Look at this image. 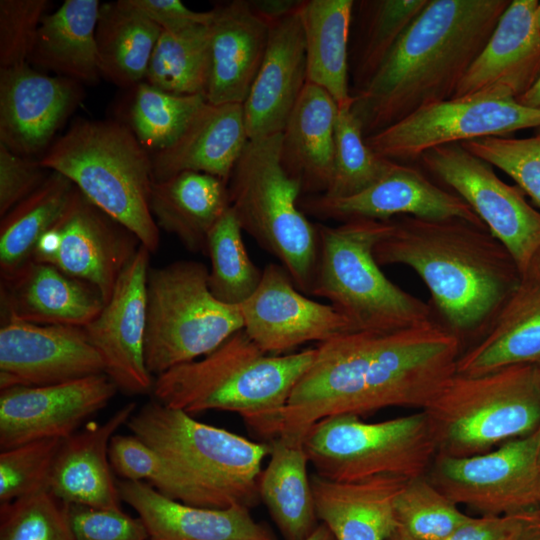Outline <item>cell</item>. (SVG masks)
I'll use <instances>...</instances> for the list:
<instances>
[{"label":"cell","mask_w":540,"mask_h":540,"mask_svg":"<svg viewBox=\"0 0 540 540\" xmlns=\"http://www.w3.org/2000/svg\"><path fill=\"white\" fill-rule=\"evenodd\" d=\"M462 351L460 339L436 319L398 330L352 331L320 343L291 392L282 431L307 432L335 415L424 410L456 374Z\"/></svg>","instance_id":"cell-1"},{"label":"cell","mask_w":540,"mask_h":540,"mask_svg":"<svg viewBox=\"0 0 540 540\" xmlns=\"http://www.w3.org/2000/svg\"><path fill=\"white\" fill-rule=\"evenodd\" d=\"M374 248L380 266L410 267L432 298L435 319L462 344L475 341L521 281L515 260L486 228L460 218H392Z\"/></svg>","instance_id":"cell-2"},{"label":"cell","mask_w":540,"mask_h":540,"mask_svg":"<svg viewBox=\"0 0 540 540\" xmlns=\"http://www.w3.org/2000/svg\"><path fill=\"white\" fill-rule=\"evenodd\" d=\"M510 0H429L351 111L367 137L453 98Z\"/></svg>","instance_id":"cell-3"},{"label":"cell","mask_w":540,"mask_h":540,"mask_svg":"<svg viewBox=\"0 0 540 540\" xmlns=\"http://www.w3.org/2000/svg\"><path fill=\"white\" fill-rule=\"evenodd\" d=\"M316 347L282 355L262 351L241 329L209 354L154 378L161 404L190 415L209 410L239 415L249 431L270 442L283 428V415Z\"/></svg>","instance_id":"cell-4"},{"label":"cell","mask_w":540,"mask_h":540,"mask_svg":"<svg viewBox=\"0 0 540 540\" xmlns=\"http://www.w3.org/2000/svg\"><path fill=\"white\" fill-rule=\"evenodd\" d=\"M39 163L68 178L150 253L157 250L159 227L150 208L152 158L129 125L78 120L49 146Z\"/></svg>","instance_id":"cell-5"},{"label":"cell","mask_w":540,"mask_h":540,"mask_svg":"<svg viewBox=\"0 0 540 540\" xmlns=\"http://www.w3.org/2000/svg\"><path fill=\"white\" fill-rule=\"evenodd\" d=\"M126 426L180 469L199 507L251 509L260 502L259 479L269 442L200 422L155 399L136 410Z\"/></svg>","instance_id":"cell-6"},{"label":"cell","mask_w":540,"mask_h":540,"mask_svg":"<svg viewBox=\"0 0 540 540\" xmlns=\"http://www.w3.org/2000/svg\"><path fill=\"white\" fill-rule=\"evenodd\" d=\"M318 257L310 295L330 302L355 331H391L435 319L432 307L390 281L374 257L390 220L352 219L316 224Z\"/></svg>","instance_id":"cell-7"},{"label":"cell","mask_w":540,"mask_h":540,"mask_svg":"<svg viewBox=\"0 0 540 540\" xmlns=\"http://www.w3.org/2000/svg\"><path fill=\"white\" fill-rule=\"evenodd\" d=\"M281 133L249 139L227 181L241 228L280 261L294 285L310 294L318 257L316 224L300 207V184L282 166Z\"/></svg>","instance_id":"cell-8"},{"label":"cell","mask_w":540,"mask_h":540,"mask_svg":"<svg viewBox=\"0 0 540 540\" xmlns=\"http://www.w3.org/2000/svg\"><path fill=\"white\" fill-rule=\"evenodd\" d=\"M424 411L438 454L490 451L540 426V369L526 363L480 375L455 374Z\"/></svg>","instance_id":"cell-9"},{"label":"cell","mask_w":540,"mask_h":540,"mask_svg":"<svg viewBox=\"0 0 540 540\" xmlns=\"http://www.w3.org/2000/svg\"><path fill=\"white\" fill-rule=\"evenodd\" d=\"M241 329L239 306L212 295L203 263L179 260L149 269L145 362L154 378L209 354Z\"/></svg>","instance_id":"cell-10"},{"label":"cell","mask_w":540,"mask_h":540,"mask_svg":"<svg viewBox=\"0 0 540 540\" xmlns=\"http://www.w3.org/2000/svg\"><path fill=\"white\" fill-rule=\"evenodd\" d=\"M304 448L316 474L340 482L381 476L409 481L425 476L438 454L424 410L379 422L326 417L308 428Z\"/></svg>","instance_id":"cell-11"},{"label":"cell","mask_w":540,"mask_h":540,"mask_svg":"<svg viewBox=\"0 0 540 540\" xmlns=\"http://www.w3.org/2000/svg\"><path fill=\"white\" fill-rule=\"evenodd\" d=\"M427 478L479 515H513L540 507V426L481 454H437Z\"/></svg>","instance_id":"cell-12"},{"label":"cell","mask_w":540,"mask_h":540,"mask_svg":"<svg viewBox=\"0 0 540 540\" xmlns=\"http://www.w3.org/2000/svg\"><path fill=\"white\" fill-rule=\"evenodd\" d=\"M425 168L464 200L507 248L522 275L540 251V212L524 192L502 181L485 160L461 143L435 147L419 158Z\"/></svg>","instance_id":"cell-13"},{"label":"cell","mask_w":540,"mask_h":540,"mask_svg":"<svg viewBox=\"0 0 540 540\" xmlns=\"http://www.w3.org/2000/svg\"><path fill=\"white\" fill-rule=\"evenodd\" d=\"M540 128V110L516 99H450L425 106L365 137L379 155L394 162L420 158L438 146Z\"/></svg>","instance_id":"cell-14"},{"label":"cell","mask_w":540,"mask_h":540,"mask_svg":"<svg viewBox=\"0 0 540 540\" xmlns=\"http://www.w3.org/2000/svg\"><path fill=\"white\" fill-rule=\"evenodd\" d=\"M140 245L128 229L75 188L58 221L38 241L32 259L89 283L106 303Z\"/></svg>","instance_id":"cell-15"},{"label":"cell","mask_w":540,"mask_h":540,"mask_svg":"<svg viewBox=\"0 0 540 540\" xmlns=\"http://www.w3.org/2000/svg\"><path fill=\"white\" fill-rule=\"evenodd\" d=\"M243 330L265 353L288 354L308 342L323 343L355 331L332 305L308 298L281 264L262 269L253 294L239 305Z\"/></svg>","instance_id":"cell-16"},{"label":"cell","mask_w":540,"mask_h":540,"mask_svg":"<svg viewBox=\"0 0 540 540\" xmlns=\"http://www.w3.org/2000/svg\"><path fill=\"white\" fill-rule=\"evenodd\" d=\"M150 254L140 245L100 313L83 327L103 360L105 374L130 395L146 394L154 383L145 362Z\"/></svg>","instance_id":"cell-17"},{"label":"cell","mask_w":540,"mask_h":540,"mask_svg":"<svg viewBox=\"0 0 540 540\" xmlns=\"http://www.w3.org/2000/svg\"><path fill=\"white\" fill-rule=\"evenodd\" d=\"M118 388L105 374L45 386L0 390V449L66 439L111 401Z\"/></svg>","instance_id":"cell-18"},{"label":"cell","mask_w":540,"mask_h":540,"mask_svg":"<svg viewBox=\"0 0 540 540\" xmlns=\"http://www.w3.org/2000/svg\"><path fill=\"white\" fill-rule=\"evenodd\" d=\"M105 373L83 327L9 320L0 328V390L45 386Z\"/></svg>","instance_id":"cell-19"},{"label":"cell","mask_w":540,"mask_h":540,"mask_svg":"<svg viewBox=\"0 0 540 540\" xmlns=\"http://www.w3.org/2000/svg\"><path fill=\"white\" fill-rule=\"evenodd\" d=\"M300 207L321 220H390L398 216L424 219L460 218L486 227L470 206L412 166L396 162L379 181L350 197L304 196ZM487 228V227H486Z\"/></svg>","instance_id":"cell-20"},{"label":"cell","mask_w":540,"mask_h":540,"mask_svg":"<svg viewBox=\"0 0 540 540\" xmlns=\"http://www.w3.org/2000/svg\"><path fill=\"white\" fill-rule=\"evenodd\" d=\"M79 83L29 63L0 68V143L23 157L50 146L82 98Z\"/></svg>","instance_id":"cell-21"},{"label":"cell","mask_w":540,"mask_h":540,"mask_svg":"<svg viewBox=\"0 0 540 540\" xmlns=\"http://www.w3.org/2000/svg\"><path fill=\"white\" fill-rule=\"evenodd\" d=\"M537 0H512L452 99H518L540 77Z\"/></svg>","instance_id":"cell-22"},{"label":"cell","mask_w":540,"mask_h":540,"mask_svg":"<svg viewBox=\"0 0 540 540\" xmlns=\"http://www.w3.org/2000/svg\"><path fill=\"white\" fill-rule=\"evenodd\" d=\"M266 51L242 104L249 139L282 133L306 83V53L298 10L269 25Z\"/></svg>","instance_id":"cell-23"},{"label":"cell","mask_w":540,"mask_h":540,"mask_svg":"<svg viewBox=\"0 0 540 540\" xmlns=\"http://www.w3.org/2000/svg\"><path fill=\"white\" fill-rule=\"evenodd\" d=\"M0 301L1 323L18 320L76 327L88 325L105 304L89 283L34 259L1 278Z\"/></svg>","instance_id":"cell-24"},{"label":"cell","mask_w":540,"mask_h":540,"mask_svg":"<svg viewBox=\"0 0 540 540\" xmlns=\"http://www.w3.org/2000/svg\"><path fill=\"white\" fill-rule=\"evenodd\" d=\"M121 500L143 521L149 540H277L250 509H212L170 499L143 481L117 480Z\"/></svg>","instance_id":"cell-25"},{"label":"cell","mask_w":540,"mask_h":540,"mask_svg":"<svg viewBox=\"0 0 540 540\" xmlns=\"http://www.w3.org/2000/svg\"><path fill=\"white\" fill-rule=\"evenodd\" d=\"M135 411L136 403L128 402L105 422H88L63 439L49 475V491L69 505L121 509L108 451L111 438Z\"/></svg>","instance_id":"cell-26"},{"label":"cell","mask_w":540,"mask_h":540,"mask_svg":"<svg viewBox=\"0 0 540 540\" xmlns=\"http://www.w3.org/2000/svg\"><path fill=\"white\" fill-rule=\"evenodd\" d=\"M210 23L211 75L206 99L211 104H243L261 66L269 24L248 0L216 5Z\"/></svg>","instance_id":"cell-27"},{"label":"cell","mask_w":540,"mask_h":540,"mask_svg":"<svg viewBox=\"0 0 540 540\" xmlns=\"http://www.w3.org/2000/svg\"><path fill=\"white\" fill-rule=\"evenodd\" d=\"M248 141L242 104L207 101L172 145L151 154L154 181L190 171L227 182Z\"/></svg>","instance_id":"cell-28"},{"label":"cell","mask_w":540,"mask_h":540,"mask_svg":"<svg viewBox=\"0 0 540 540\" xmlns=\"http://www.w3.org/2000/svg\"><path fill=\"white\" fill-rule=\"evenodd\" d=\"M540 361V276L527 270L483 333L460 354L456 374L480 375Z\"/></svg>","instance_id":"cell-29"},{"label":"cell","mask_w":540,"mask_h":540,"mask_svg":"<svg viewBox=\"0 0 540 540\" xmlns=\"http://www.w3.org/2000/svg\"><path fill=\"white\" fill-rule=\"evenodd\" d=\"M310 481L318 520L336 540H387L396 531L394 503L407 480L340 482L314 472Z\"/></svg>","instance_id":"cell-30"},{"label":"cell","mask_w":540,"mask_h":540,"mask_svg":"<svg viewBox=\"0 0 540 540\" xmlns=\"http://www.w3.org/2000/svg\"><path fill=\"white\" fill-rule=\"evenodd\" d=\"M337 114L332 96L307 82L281 133L282 166L305 196L325 194L330 185Z\"/></svg>","instance_id":"cell-31"},{"label":"cell","mask_w":540,"mask_h":540,"mask_svg":"<svg viewBox=\"0 0 540 540\" xmlns=\"http://www.w3.org/2000/svg\"><path fill=\"white\" fill-rule=\"evenodd\" d=\"M306 432L283 430L269 442L259 479L260 501L284 540H307L319 525L304 448Z\"/></svg>","instance_id":"cell-32"},{"label":"cell","mask_w":540,"mask_h":540,"mask_svg":"<svg viewBox=\"0 0 540 540\" xmlns=\"http://www.w3.org/2000/svg\"><path fill=\"white\" fill-rule=\"evenodd\" d=\"M150 208L158 227L193 253H205L208 235L229 208L227 182L210 174L182 172L154 181Z\"/></svg>","instance_id":"cell-33"},{"label":"cell","mask_w":540,"mask_h":540,"mask_svg":"<svg viewBox=\"0 0 540 540\" xmlns=\"http://www.w3.org/2000/svg\"><path fill=\"white\" fill-rule=\"evenodd\" d=\"M98 0H66L46 14L38 29L29 64L78 83L101 77L96 27Z\"/></svg>","instance_id":"cell-34"},{"label":"cell","mask_w":540,"mask_h":540,"mask_svg":"<svg viewBox=\"0 0 540 540\" xmlns=\"http://www.w3.org/2000/svg\"><path fill=\"white\" fill-rule=\"evenodd\" d=\"M355 1L302 0L307 82L328 92L338 107L352 104L349 38Z\"/></svg>","instance_id":"cell-35"},{"label":"cell","mask_w":540,"mask_h":540,"mask_svg":"<svg viewBox=\"0 0 540 540\" xmlns=\"http://www.w3.org/2000/svg\"><path fill=\"white\" fill-rule=\"evenodd\" d=\"M162 29L127 0L103 3L96 27L101 76L121 87L138 85Z\"/></svg>","instance_id":"cell-36"},{"label":"cell","mask_w":540,"mask_h":540,"mask_svg":"<svg viewBox=\"0 0 540 540\" xmlns=\"http://www.w3.org/2000/svg\"><path fill=\"white\" fill-rule=\"evenodd\" d=\"M75 188L64 175L52 171L31 195L1 218V278L32 260L38 241L58 221Z\"/></svg>","instance_id":"cell-37"},{"label":"cell","mask_w":540,"mask_h":540,"mask_svg":"<svg viewBox=\"0 0 540 540\" xmlns=\"http://www.w3.org/2000/svg\"><path fill=\"white\" fill-rule=\"evenodd\" d=\"M428 2L429 0L355 2L357 30L352 50L349 52L352 95L369 83Z\"/></svg>","instance_id":"cell-38"},{"label":"cell","mask_w":540,"mask_h":540,"mask_svg":"<svg viewBox=\"0 0 540 540\" xmlns=\"http://www.w3.org/2000/svg\"><path fill=\"white\" fill-rule=\"evenodd\" d=\"M210 75V24L197 25L174 33L161 32L145 82L174 95L206 97Z\"/></svg>","instance_id":"cell-39"},{"label":"cell","mask_w":540,"mask_h":540,"mask_svg":"<svg viewBox=\"0 0 540 540\" xmlns=\"http://www.w3.org/2000/svg\"><path fill=\"white\" fill-rule=\"evenodd\" d=\"M242 231L229 206L211 229L205 252L210 259L208 285L212 295L234 306L248 299L262 278V270L248 255Z\"/></svg>","instance_id":"cell-40"},{"label":"cell","mask_w":540,"mask_h":540,"mask_svg":"<svg viewBox=\"0 0 540 540\" xmlns=\"http://www.w3.org/2000/svg\"><path fill=\"white\" fill-rule=\"evenodd\" d=\"M206 102L203 95H174L141 82L131 104L129 127L155 153L172 145Z\"/></svg>","instance_id":"cell-41"},{"label":"cell","mask_w":540,"mask_h":540,"mask_svg":"<svg viewBox=\"0 0 540 540\" xmlns=\"http://www.w3.org/2000/svg\"><path fill=\"white\" fill-rule=\"evenodd\" d=\"M395 164L366 143L351 104L338 107L333 173L328 190L322 195L345 198L358 194L383 178Z\"/></svg>","instance_id":"cell-42"},{"label":"cell","mask_w":540,"mask_h":540,"mask_svg":"<svg viewBox=\"0 0 540 540\" xmlns=\"http://www.w3.org/2000/svg\"><path fill=\"white\" fill-rule=\"evenodd\" d=\"M394 509L397 529L412 540H443L472 517L426 475L406 482Z\"/></svg>","instance_id":"cell-43"},{"label":"cell","mask_w":540,"mask_h":540,"mask_svg":"<svg viewBox=\"0 0 540 540\" xmlns=\"http://www.w3.org/2000/svg\"><path fill=\"white\" fill-rule=\"evenodd\" d=\"M108 455L114 474L121 480L146 479L162 495L199 507L198 498L180 469L136 435L115 434Z\"/></svg>","instance_id":"cell-44"},{"label":"cell","mask_w":540,"mask_h":540,"mask_svg":"<svg viewBox=\"0 0 540 540\" xmlns=\"http://www.w3.org/2000/svg\"><path fill=\"white\" fill-rule=\"evenodd\" d=\"M0 540H74L69 504L48 486L0 503Z\"/></svg>","instance_id":"cell-45"},{"label":"cell","mask_w":540,"mask_h":540,"mask_svg":"<svg viewBox=\"0 0 540 540\" xmlns=\"http://www.w3.org/2000/svg\"><path fill=\"white\" fill-rule=\"evenodd\" d=\"M461 145L510 176L540 207V134L527 138L482 137Z\"/></svg>","instance_id":"cell-46"},{"label":"cell","mask_w":540,"mask_h":540,"mask_svg":"<svg viewBox=\"0 0 540 540\" xmlns=\"http://www.w3.org/2000/svg\"><path fill=\"white\" fill-rule=\"evenodd\" d=\"M62 439L31 441L0 452V503L48 486Z\"/></svg>","instance_id":"cell-47"},{"label":"cell","mask_w":540,"mask_h":540,"mask_svg":"<svg viewBox=\"0 0 540 540\" xmlns=\"http://www.w3.org/2000/svg\"><path fill=\"white\" fill-rule=\"evenodd\" d=\"M47 0L0 1V68L29 62Z\"/></svg>","instance_id":"cell-48"},{"label":"cell","mask_w":540,"mask_h":540,"mask_svg":"<svg viewBox=\"0 0 540 540\" xmlns=\"http://www.w3.org/2000/svg\"><path fill=\"white\" fill-rule=\"evenodd\" d=\"M74 540H149L143 521L122 509L69 505Z\"/></svg>","instance_id":"cell-49"},{"label":"cell","mask_w":540,"mask_h":540,"mask_svg":"<svg viewBox=\"0 0 540 540\" xmlns=\"http://www.w3.org/2000/svg\"><path fill=\"white\" fill-rule=\"evenodd\" d=\"M50 171L39 161L15 154L0 143V216L4 217L17 204L31 195Z\"/></svg>","instance_id":"cell-50"},{"label":"cell","mask_w":540,"mask_h":540,"mask_svg":"<svg viewBox=\"0 0 540 540\" xmlns=\"http://www.w3.org/2000/svg\"><path fill=\"white\" fill-rule=\"evenodd\" d=\"M128 4L158 25L162 31L179 32L197 25H209L212 10L189 9L180 0H127Z\"/></svg>","instance_id":"cell-51"},{"label":"cell","mask_w":540,"mask_h":540,"mask_svg":"<svg viewBox=\"0 0 540 540\" xmlns=\"http://www.w3.org/2000/svg\"><path fill=\"white\" fill-rule=\"evenodd\" d=\"M527 512L501 516H472L443 540H517Z\"/></svg>","instance_id":"cell-52"},{"label":"cell","mask_w":540,"mask_h":540,"mask_svg":"<svg viewBox=\"0 0 540 540\" xmlns=\"http://www.w3.org/2000/svg\"><path fill=\"white\" fill-rule=\"evenodd\" d=\"M302 0H248L255 14L269 25L295 13Z\"/></svg>","instance_id":"cell-53"},{"label":"cell","mask_w":540,"mask_h":540,"mask_svg":"<svg viewBox=\"0 0 540 540\" xmlns=\"http://www.w3.org/2000/svg\"><path fill=\"white\" fill-rule=\"evenodd\" d=\"M517 101L524 106L540 110V77Z\"/></svg>","instance_id":"cell-54"},{"label":"cell","mask_w":540,"mask_h":540,"mask_svg":"<svg viewBox=\"0 0 540 540\" xmlns=\"http://www.w3.org/2000/svg\"><path fill=\"white\" fill-rule=\"evenodd\" d=\"M307 540H336L331 531L323 523H319Z\"/></svg>","instance_id":"cell-55"},{"label":"cell","mask_w":540,"mask_h":540,"mask_svg":"<svg viewBox=\"0 0 540 540\" xmlns=\"http://www.w3.org/2000/svg\"><path fill=\"white\" fill-rule=\"evenodd\" d=\"M529 269L540 276V251L535 256Z\"/></svg>","instance_id":"cell-56"},{"label":"cell","mask_w":540,"mask_h":540,"mask_svg":"<svg viewBox=\"0 0 540 540\" xmlns=\"http://www.w3.org/2000/svg\"><path fill=\"white\" fill-rule=\"evenodd\" d=\"M387 540H412L404 533L396 529V531Z\"/></svg>","instance_id":"cell-57"},{"label":"cell","mask_w":540,"mask_h":540,"mask_svg":"<svg viewBox=\"0 0 540 540\" xmlns=\"http://www.w3.org/2000/svg\"><path fill=\"white\" fill-rule=\"evenodd\" d=\"M535 22L536 26L540 32V1H538L535 9Z\"/></svg>","instance_id":"cell-58"},{"label":"cell","mask_w":540,"mask_h":540,"mask_svg":"<svg viewBox=\"0 0 540 540\" xmlns=\"http://www.w3.org/2000/svg\"><path fill=\"white\" fill-rule=\"evenodd\" d=\"M522 540H540V533L529 535Z\"/></svg>","instance_id":"cell-59"},{"label":"cell","mask_w":540,"mask_h":540,"mask_svg":"<svg viewBox=\"0 0 540 540\" xmlns=\"http://www.w3.org/2000/svg\"><path fill=\"white\" fill-rule=\"evenodd\" d=\"M536 364L538 365V367H539V369H540V361H539L538 363H536Z\"/></svg>","instance_id":"cell-60"},{"label":"cell","mask_w":540,"mask_h":540,"mask_svg":"<svg viewBox=\"0 0 540 540\" xmlns=\"http://www.w3.org/2000/svg\"><path fill=\"white\" fill-rule=\"evenodd\" d=\"M540 508V507H539Z\"/></svg>","instance_id":"cell-61"}]
</instances>
